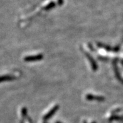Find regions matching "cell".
Returning <instances> with one entry per match:
<instances>
[{
  "label": "cell",
  "mask_w": 123,
  "mask_h": 123,
  "mask_svg": "<svg viewBox=\"0 0 123 123\" xmlns=\"http://www.w3.org/2000/svg\"><path fill=\"white\" fill-rule=\"evenodd\" d=\"M42 58V55H37L35 57H28L25 58V60L26 61H35V60H38L39 59H41Z\"/></svg>",
  "instance_id": "6da1fadb"
},
{
  "label": "cell",
  "mask_w": 123,
  "mask_h": 123,
  "mask_svg": "<svg viewBox=\"0 0 123 123\" xmlns=\"http://www.w3.org/2000/svg\"><path fill=\"white\" fill-rule=\"evenodd\" d=\"M57 110V108H56V107H55V108H54L53 109H52V111H51L50 112H49V114H47V117H50V116H51V114H53V112H55V111Z\"/></svg>",
  "instance_id": "7a4b0ae2"
}]
</instances>
